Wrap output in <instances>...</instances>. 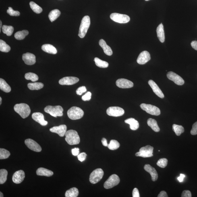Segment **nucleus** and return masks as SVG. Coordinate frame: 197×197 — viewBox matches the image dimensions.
I'll use <instances>...</instances> for the list:
<instances>
[{
    "label": "nucleus",
    "mask_w": 197,
    "mask_h": 197,
    "mask_svg": "<svg viewBox=\"0 0 197 197\" xmlns=\"http://www.w3.org/2000/svg\"><path fill=\"white\" fill-rule=\"evenodd\" d=\"M110 17L114 22L120 24H125L130 21V17L128 15L118 13L111 14Z\"/></svg>",
    "instance_id": "nucleus-9"
},
{
    "label": "nucleus",
    "mask_w": 197,
    "mask_h": 197,
    "mask_svg": "<svg viewBox=\"0 0 197 197\" xmlns=\"http://www.w3.org/2000/svg\"><path fill=\"white\" fill-rule=\"evenodd\" d=\"M67 115L69 118L75 120L82 118L84 115V112L80 108L73 107L68 111Z\"/></svg>",
    "instance_id": "nucleus-5"
},
{
    "label": "nucleus",
    "mask_w": 197,
    "mask_h": 197,
    "mask_svg": "<svg viewBox=\"0 0 197 197\" xmlns=\"http://www.w3.org/2000/svg\"><path fill=\"white\" fill-rule=\"evenodd\" d=\"M3 196H3V193L1 192H0V197H3Z\"/></svg>",
    "instance_id": "nucleus-57"
},
{
    "label": "nucleus",
    "mask_w": 197,
    "mask_h": 197,
    "mask_svg": "<svg viewBox=\"0 0 197 197\" xmlns=\"http://www.w3.org/2000/svg\"><path fill=\"white\" fill-rule=\"evenodd\" d=\"M104 175V172L101 169L95 170L91 174L89 180L91 183L95 184L101 180Z\"/></svg>",
    "instance_id": "nucleus-8"
},
{
    "label": "nucleus",
    "mask_w": 197,
    "mask_h": 197,
    "mask_svg": "<svg viewBox=\"0 0 197 197\" xmlns=\"http://www.w3.org/2000/svg\"><path fill=\"white\" fill-rule=\"evenodd\" d=\"M14 111L24 119L28 117L31 113L29 106L25 103L16 104L14 106Z\"/></svg>",
    "instance_id": "nucleus-2"
},
{
    "label": "nucleus",
    "mask_w": 197,
    "mask_h": 197,
    "mask_svg": "<svg viewBox=\"0 0 197 197\" xmlns=\"http://www.w3.org/2000/svg\"><path fill=\"white\" fill-rule=\"evenodd\" d=\"M147 124L155 132H158L160 131V129L158 126L157 121L155 119L152 118L149 119L147 121Z\"/></svg>",
    "instance_id": "nucleus-28"
},
{
    "label": "nucleus",
    "mask_w": 197,
    "mask_h": 197,
    "mask_svg": "<svg viewBox=\"0 0 197 197\" xmlns=\"http://www.w3.org/2000/svg\"><path fill=\"white\" fill-rule=\"evenodd\" d=\"M36 174L40 176L50 177L53 175L52 171L44 168H40L37 170Z\"/></svg>",
    "instance_id": "nucleus-25"
},
{
    "label": "nucleus",
    "mask_w": 197,
    "mask_h": 197,
    "mask_svg": "<svg viewBox=\"0 0 197 197\" xmlns=\"http://www.w3.org/2000/svg\"><path fill=\"white\" fill-rule=\"evenodd\" d=\"M191 134L192 135L197 134V121L193 125L192 129L191 131Z\"/></svg>",
    "instance_id": "nucleus-48"
},
{
    "label": "nucleus",
    "mask_w": 197,
    "mask_h": 197,
    "mask_svg": "<svg viewBox=\"0 0 197 197\" xmlns=\"http://www.w3.org/2000/svg\"><path fill=\"white\" fill-rule=\"evenodd\" d=\"M61 14V12L58 9H55L50 12L48 17L50 21L53 22L58 18Z\"/></svg>",
    "instance_id": "nucleus-30"
},
{
    "label": "nucleus",
    "mask_w": 197,
    "mask_h": 197,
    "mask_svg": "<svg viewBox=\"0 0 197 197\" xmlns=\"http://www.w3.org/2000/svg\"><path fill=\"white\" fill-rule=\"evenodd\" d=\"M0 89L3 91L9 93L11 91L10 86L3 79H0Z\"/></svg>",
    "instance_id": "nucleus-29"
},
{
    "label": "nucleus",
    "mask_w": 197,
    "mask_h": 197,
    "mask_svg": "<svg viewBox=\"0 0 197 197\" xmlns=\"http://www.w3.org/2000/svg\"><path fill=\"white\" fill-rule=\"evenodd\" d=\"M168 195L167 192L165 191H162L158 194V197H168Z\"/></svg>",
    "instance_id": "nucleus-52"
},
{
    "label": "nucleus",
    "mask_w": 197,
    "mask_h": 197,
    "mask_svg": "<svg viewBox=\"0 0 197 197\" xmlns=\"http://www.w3.org/2000/svg\"><path fill=\"white\" fill-rule=\"evenodd\" d=\"M99 45L103 49L104 53L108 56H111L113 54V51L110 47L108 46L105 41L103 39L100 40L99 41Z\"/></svg>",
    "instance_id": "nucleus-24"
},
{
    "label": "nucleus",
    "mask_w": 197,
    "mask_h": 197,
    "mask_svg": "<svg viewBox=\"0 0 197 197\" xmlns=\"http://www.w3.org/2000/svg\"><path fill=\"white\" fill-rule=\"evenodd\" d=\"M102 144H103L104 146H108V144H107V140H106V138H102Z\"/></svg>",
    "instance_id": "nucleus-55"
},
{
    "label": "nucleus",
    "mask_w": 197,
    "mask_h": 197,
    "mask_svg": "<svg viewBox=\"0 0 197 197\" xmlns=\"http://www.w3.org/2000/svg\"><path fill=\"white\" fill-rule=\"evenodd\" d=\"M145 1H149V0H145Z\"/></svg>",
    "instance_id": "nucleus-59"
},
{
    "label": "nucleus",
    "mask_w": 197,
    "mask_h": 197,
    "mask_svg": "<svg viewBox=\"0 0 197 197\" xmlns=\"http://www.w3.org/2000/svg\"><path fill=\"white\" fill-rule=\"evenodd\" d=\"M22 59L25 63L28 65H32L36 62V57L34 54L27 53L23 54Z\"/></svg>",
    "instance_id": "nucleus-18"
},
{
    "label": "nucleus",
    "mask_w": 197,
    "mask_h": 197,
    "mask_svg": "<svg viewBox=\"0 0 197 197\" xmlns=\"http://www.w3.org/2000/svg\"><path fill=\"white\" fill-rule=\"evenodd\" d=\"M148 84L156 95L160 98H164V94L155 82H154L153 80H150L149 81Z\"/></svg>",
    "instance_id": "nucleus-22"
},
{
    "label": "nucleus",
    "mask_w": 197,
    "mask_h": 197,
    "mask_svg": "<svg viewBox=\"0 0 197 197\" xmlns=\"http://www.w3.org/2000/svg\"><path fill=\"white\" fill-rule=\"evenodd\" d=\"M25 178V173L24 172L21 170L15 172L14 174L12 177L13 181L15 184H20L24 180Z\"/></svg>",
    "instance_id": "nucleus-19"
},
{
    "label": "nucleus",
    "mask_w": 197,
    "mask_h": 197,
    "mask_svg": "<svg viewBox=\"0 0 197 197\" xmlns=\"http://www.w3.org/2000/svg\"><path fill=\"white\" fill-rule=\"evenodd\" d=\"M156 32H157V37L158 39L160 41L163 43L165 41V33H164V26L162 23L159 25L157 27V30H156Z\"/></svg>",
    "instance_id": "nucleus-23"
},
{
    "label": "nucleus",
    "mask_w": 197,
    "mask_h": 197,
    "mask_svg": "<svg viewBox=\"0 0 197 197\" xmlns=\"http://www.w3.org/2000/svg\"><path fill=\"white\" fill-rule=\"evenodd\" d=\"M79 195V191L75 187H73L67 190L65 192L66 197H77Z\"/></svg>",
    "instance_id": "nucleus-32"
},
{
    "label": "nucleus",
    "mask_w": 197,
    "mask_h": 197,
    "mask_svg": "<svg viewBox=\"0 0 197 197\" xmlns=\"http://www.w3.org/2000/svg\"><path fill=\"white\" fill-rule=\"evenodd\" d=\"M185 177V176L184 175L182 174H181L180 176L177 178L178 180L180 182H182Z\"/></svg>",
    "instance_id": "nucleus-54"
},
{
    "label": "nucleus",
    "mask_w": 197,
    "mask_h": 197,
    "mask_svg": "<svg viewBox=\"0 0 197 197\" xmlns=\"http://www.w3.org/2000/svg\"><path fill=\"white\" fill-rule=\"evenodd\" d=\"M140 107L147 113L152 115L158 116L161 114V111L159 108L153 105L142 103L141 104Z\"/></svg>",
    "instance_id": "nucleus-7"
},
{
    "label": "nucleus",
    "mask_w": 197,
    "mask_h": 197,
    "mask_svg": "<svg viewBox=\"0 0 197 197\" xmlns=\"http://www.w3.org/2000/svg\"><path fill=\"white\" fill-rule=\"evenodd\" d=\"M10 155V153L7 150L4 149H0V159L3 160L8 158Z\"/></svg>",
    "instance_id": "nucleus-42"
},
{
    "label": "nucleus",
    "mask_w": 197,
    "mask_h": 197,
    "mask_svg": "<svg viewBox=\"0 0 197 197\" xmlns=\"http://www.w3.org/2000/svg\"><path fill=\"white\" fill-rule=\"evenodd\" d=\"M107 114L110 116L118 117L121 116L125 113L124 110L119 107H109L107 110Z\"/></svg>",
    "instance_id": "nucleus-11"
},
{
    "label": "nucleus",
    "mask_w": 197,
    "mask_h": 197,
    "mask_svg": "<svg viewBox=\"0 0 197 197\" xmlns=\"http://www.w3.org/2000/svg\"><path fill=\"white\" fill-rule=\"evenodd\" d=\"M151 59L150 54L147 51H144L141 52L139 55L137 59V62L139 64L143 65L145 64Z\"/></svg>",
    "instance_id": "nucleus-15"
},
{
    "label": "nucleus",
    "mask_w": 197,
    "mask_h": 197,
    "mask_svg": "<svg viewBox=\"0 0 197 197\" xmlns=\"http://www.w3.org/2000/svg\"><path fill=\"white\" fill-rule=\"evenodd\" d=\"M154 148L150 145H147L140 148L139 152H137L136 156L137 157L148 158L153 156Z\"/></svg>",
    "instance_id": "nucleus-6"
},
{
    "label": "nucleus",
    "mask_w": 197,
    "mask_h": 197,
    "mask_svg": "<svg viewBox=\"0 0 197 197\" xmlns=\"http://www.w3.org/2000/svg\"><path fill=\"white\" fill-rule=\"evenodd\" d=\"M29 32L27 30H23L16 32L14 34V37L17 40H21L24 39L29 34Z\"/></svg>",
    "instance_id": "nucleus-33"
},
{
    "label": "nucleus",
    "mask_w": 197,
    "mask_h": 197,
    "mask_svg": "<svg viewBox=\"0 0 197 197\" xmlns=\"http://www.w3.org/2000/svg\"><path fill=\"white\" fill-rule=\"evenodd\" d=\"M11 48L4 41L0 40V51L3 52H8L10 51Z\"/></svg>",
    "instance_id": "nucleus-37"
},
{
    "label": "nucleus",
    "mask_w": 197,
    "mask_h": 197,
    "mask_svg": "<svg viewBox=\"0 0 197 197\" xmlns=\"http://www.w3.org/2000/svg\"><path fill=\"white\" fill-rule=\"evenodd\" d=\"M87 156V154L83 152L79 154L78 156V158L79 161L83 162L86 160Z\"/></svg>",
    "instance_id": "nucleus-47"
},
{
    "label": "nucleus",
    "mask_w": 197,
    "mask_h": 197,
    "mask_svg": "<svg viewBox=\"0 0 197 197\" xmlns=\"http://www.w3.org/2000/svg\"><path fill=\"white\" fill-rule=\"evenodd\" d=\"M87 91V89L86 87L82 86L79 87L76 91V93L77 95H82L83 93Z\"/></svg>",
    "instance_id": "nucleus-45"
},
{
    "label": "nucleus",
    "mask_w": 197,
    "mask_h": 197,
    "mask_svg": "<svg viewBox=\"0 0 197 197\" xmlns=\"http://www.w3.org/2000/svg\"><path fill=\"white\" fill-rule=\"evenodd\" d=\"M30 6L33 11L37 14H40L42 11V8L33 2H30Z\"/></svg>",
    "instance_id": "nucleus-40"
},
{
    "label": "nucleus",
    "mask_w": 197,
    "mask_h": 197,
    "mask_svg": "<svg viewBox=\"0 0 197 197\" xmlns=\"http://www.w3.org/2000/svg\"><path fill=\"white\" fill-rule=\"evenodd\" d=\"M120 145L118 141L113 140L110 141L109 144H108L107 147L110 150H115L119 148Z\"/></svg>",
    "instance_id": "nucleus-41"
},
{
    "label": "nucleus",
    "mask_w": 197,
    "mask_h": 197,
    "mask_svg": "<svg viewBox=\"0 0 197 197\" xmlns=\"http://www.w3.org/2000/svg\"><path fill=\"white\" fill-rule=\"evenodd\" d=\"M182 197H191L192 195L190 191L185 190L183 191L182 194H181Z\"/></svg>",
    "instance_id": "nucleus-49"
},
{
    "label": "nucleus",
    "mask_w": 197,
    "mask_h": 197,
    "mask_svg": "<svg viewBox=\"0 0 197 197\" xmlns=\"http://www.w3.org/2000/svg\"><path fill=\"white\" fill-rule=\"evenodd\" d=\"M65 140L69 145H78L80 142V138L76 131L70 130L67 131Z\"/></svg>",
    "instance_id": "nucleus-1"
},
{
    "label": "nucleus",
    "mask_w": 197,
    "mask_h": 197,
    "mask_svg": "<svg viewBox=\"0 0 197 197\" xmlns=\"http://www.w3.org/2000/svg\"><path fill=\"white\" fill-rule=\"evenodd\" d=\"M14 30V29L12 26L4 25L2 27V30L3 32L8 36H11L13 34Z\"/></svg>",
    "instance_id": "nucleus-38"
},
{
    "label": "nucleus",
    "mask_w": 197,
    "mask_h": 197,
    "mask_svg": "<svg viewBox=\"0 0 197 197\" xmlns=\"http://www.w3.org/2000/svg\"><path fill=\"white\" fill-rule=\"evenodd\" d=\"M0 23H1V24H0V32H1V29L2 28V21H0Z\"/></svg>",
    "instance_id": "nucleus-56"
},
{
    "label": "nucleus",
    "mask_w": 197,
    "mask_h": 197,
    "mask_svg": "<svg viewBox=\"0 0 197 197\" xmlns=\"http://www.w3.org/2000/svg\"><path fill=\"white\" fill-rule=\"evenodd\" d=\"M7 175L8 172L6 170H0V184H3L6 182L7 179Z\"/></svg>",
    "instance_id": "nucleus-36"
},
{
    "label": "nucleus",
    "mask_w": 197,
    "mask_h": 197,
    "mask_svg": "<svg viewBox=\"0 0 197 197\" xmlns=\"http://www.w3.org/2000/svg\"><path fill=\"white\" fill-rule=\"evenodd\" d=\"M126 123H127L130 126V128L133 130H136L139 127V124L138 121L134 118H130L127 119L125 121Z\"/></svg>",
    "instance_id": "nucleus-27"
},
{
    "label": "nucleus",
    "mask_w": 197,
    "mask_h": 197,
    "mask_svg": "<svg viewBox=\"0 0 197 197\" xmlns=\"http://www.w3.org/2000/svg\"><path fill=\"white\" fill-rule=\"evenodd\" d=\"M132 195L133 197H140V194L138 189L137 188H135L133 190L132 192Z\"/></svg>",
    "instance_id": "nucleus-50"
},
{
    "label": "nucleus",
    "mask_w": 197,
    "mask_h": 197,
    "mask_svg": "<svg viewBox=\"0 0 197 197\" xmlns=\"http://www.w3.org/2000/svg\"><path fill=\"white\" fill-rule=\"evenodd\" d=\"M168 162V160L167 158H161L158 160L157 163V165L160 168H164L167 166Z\"/></svg>",
    "instance_id": "nucleus-43"
},
{
    "label": "nucleus",
    "mask_w": 197,
    "mask_h": 197,
    "mask_svg": "<svg viewBox=\"0 0 197 197\" xmlns=\"http://www.w3.org/2000/svg\"><path fill=\"white\" fill-rule=\"evenodd\" d=\"M172 129L177 136H180L184 131V127L181 125L173 124L172 126Z\"/></svg>",
    "instance_id": "nucleus-35"
},
{
    "label": "nucleus",
    "mask_w": 197,
    "mask_h": 197,
    "mask_svg": "<svg viewBox=\"0 0 197 197\" xmlns=\"http://www.w3.org/2000/svg\"><path fill=\"white\" fill-rule=\"evenodd\" d=\"M191 45L193 48L197 51V41H192L191 43Z\"/></svg>",
    "instance_id": "nucleus-53"
},
{
    "label": "nucleus",
    "mask_w": 197,
    "mask_h": 197,
    "mask_svg": "<svg viewBox=\"0 0 197 197\" xmlns=\"http://www.w3.org/2000/svg\"><path fill=\"white\" fill-rule=\"evenodd\" d=\"M67 127L65 125H62L58 126H54L50 129L52 133H57L60 137H64L67 132Z\"/></svg>",
    "instance_id": "nucleus-17"
},
{
    "label": "nucleus",
    "mask_w": 197,
    "mask_h": 197,
    "mask_svg": "<svg viewBox=\"0 0 197 197\" xmlns=\"http://www.w3.org/2000/svg\"><path fill=\"white\" fill-rule=\"evenodd\" d=\"M28 87L31 90H38L43 88L44 85L42 83L40 82H36L34 83H29L28 84Z\"/></svg>",
    "instance_id": "nucleus-31"
},
{
    "label": "nucleus",
    "mask_w": 197,
    "mask_h": 197,
    "mask_svg": "<svg viewBox=\"0 0 197 197\" xmlns=\"http://www.w3.org/2000/svg\"><path fill=\"white\" fill-rule=\"evenodd\" d=\"M25 143L30 149L33 151L39 152L42 150V148L40 145L31 139H26L25 140Z\"/></svg>",
    "instance_id": "nucleus-12"
},
{
    "label": "nucleus",
    "mask_w": 197,
    "mask_h": 197,
    "mask_svg": "<svg viewBox=\"0 0 197 197\" xmlns=\"http://www.w3.org/2000/svg\"><path fill=\"white\" fill-rule=\"evenodd\" d=\"M167 77L168 79L173 81L178 85L181 86L184 84V81L181 77L173 72H169L167 73Z\"/></svg>",
    "instance_id": "nucleus-13"
},
{
    "label": "nucleus",
    "mask_w": 197,
    "mask_h": 197,
    "mask_svg": "<svg viewBox=\"0 0 197 197\" xmlns=\"http://www.w3.org/2000/svg\"><path fill=\"white\" fill-rule=\"evenodd\" d=\"M144 169L145 171L150 173L153 181H155L157 180L158 178V173L154 168L152 167L149 164H147L145 165Z\"/></svg>",
    "instance_id": "nucleus-21"
},
{
    "label": "nucleus",
    "mask_w": 197,
    "mask_h": 197,
    "mask_svg": "<svg viewBox=\"0 0 197 197\" xmlns=\"http://www.w3.org/2000/svg\"><path fill=\"white\" fill-rule=\"evenodd\" d=\"M2 98L1 97H0V105H1V104H2Z\"/></svg>",
    "instance_id": "nucleus-58"
},
{
    "label": "nucleus",
    "mask_w": 197,
    "mask_h": 197,
    "mask_svg": "<svg viewBox=\"0 0 197 197\" xmlns=\"http://www.w3.org/2000/svg\"><path fill=\"white\" fill-rule=\"evenodd\" d=\"M79 78L75 77H65L62 78L59 81V84L61 85H72L78 83Z\"/></svg>",
    "instance_id": "nucleus-14"
},
{
    "label": "nucleus",
    "mask_w": 197,
    "mask_h": 197,
    "mask_svg": "<svg viewBox=\"0 0 197 197\" xmlns=\"http://www.w3.org/2000/svg\"><path fill=\"white\" fill-rule=\"evenodd\" d=\"M90 19L88 15L84 16L81 21L79 28L78 36L81 38H83L85 36L90 26Z\"/></svg>",
    "instance_id": "nucleus-3"
},
{
    "label": "nucleus",
    "mask_w": 197,
    "mask_h": 197,
    "mask_svg": "<svg viewBox=\"0 0 197 197\" xmlns=\"http://www.w3.org/2000/svg\"><path fill=\"white\" fill-rule=\"evenodd\" d=\"M73 155L75 156H78L79 154V149L78 148H75L72 150Z\"/></svg>",
    "instance_id": "nucleus-51"
},
{
    "label": "nucleus",
    "mask_w": 197,
    "mask_h": 197,
    "mask_svg": "<svg viewBox=\"0 0 197 197\" xmlns=\"http://www.w3.org/2000/svg\"><path fill=\"white\" fill-rule=\"evenodd\" d=\"M32 118L43 126H45L48 124V122L44 119L43 114L40 113H34L32 115Z\"/></svg>",
    "instance_id": "nucleus-20"
},
{
    "label": "nucleus",
    "mask_w": 197,
    "mask_h": 197,
    "mask_svg": "<svg viewBox=\"0 0 197 197\" xmlns=\"http://www.w3.org/2000/svg\"><path fill=\"white\" fill-rule=\"evenodd\" d=\"M94 61L96 65L101 68H107L109 65L107 62L102 60L98 57H95L94 59Z\"/></svg>",
    "instance_id": "nucleus-34"
},
{
    "label": "nucleus",
    "mask_w": 197,
    "mask_h": 197,
    "mask_svg": "<svg viewBox=\"0 0 197 197\" xmlns=\"http://www.w3.org/2000/svg\"><path fill=\"white\" fill-rule=\"evenodd\" d=\"M25 78L27 80H31L33 82H35L38 80V77L35 73L29 72L26 73Z\"/></svg>",
    "instance_id": "nucleus-39"
},
{
    "label": "nucleus",
    "mask_w": 197,
    "mask_h": 197,
    "mask_svg": "<svg viewBox=\"0 0 197 197\" xmlns=\"http://www.w3.org/2000/svg\"><path fill=\"white\" fill-rule=\"evenodd\" d=\"M41 48L46 53L55 55L57 52L56 49L51 44H44L42 46Z\"/></svg>",
    "instance_id": "nucleus-26"
},
{
    "label": "nucleus",
    "mask_w": 197,
    "mask_h": 197,
    "mask_svg": "<svg viewBox=\"0 0 197 197\" xmlns=\"http://www.w3.org/2000/svg\"><path fill=\"white\" fill-rule=\"evenodd\" d=\"M92 94L90 92H88L82 96V99L84 101H89L91 99Z\"/></svg>",
    "instance_id": "nucleus-46"
},
{
    "label": "nucleus",
    "mask_w": 197,
    "mask_h": 197,
    "mask_svg": "<svg viewBox=\"0 0 197 197\" xmlns=\"http://www.w3.org/2000/svg\"><path fill=\"white\" fill-rule=\"evenodd\" d=\"M120 182V179L118 176L114 174L111 176L104 183V188L106 189H110L116 186Z\"/></svg>",
    "instance_id": "nucleus-10"
},
{
    "label": "nucleus",
    "mask_w": 197,
    "mask_h": 197,
    "mask_svg": "<svg viewBox=\"0 0 197 197\" xmlns=\"http://www.w3.org/2000/svg\"><path fill=\"white\" fill-rule=\"evenodd\" d=\"M7 12L11 16H19L20 15V12L18 11L14 10L12 8L9 7Z\"/></svg>",
    "instance_id": "nucleus-44"
},
{
    "label": "nucleus",
    "mask_w": 197,
    "mask_h": 197,
    "mask_svg": "<svg viewBox=\"0 0 197 197\" xmlns=\"http://www.w3.org/2000/svg\"><path fill=\"white\" fill-rule=\"evenodd\" d=\"M117 86L122 88H129L133 87L134 84L131 81L125 79H118L116 82Z\"/></svg>",
    "instance_id": "nucleus-16"
},
{
    "label": "nucleus",
    "mask_w": 197,
    "mask_h": 197,
    "mask_svg": "<svg viewBox=\"0 0 197 197\" xmlns=\"http://www.w3.org/2000/svg\"><path fill=\"white\" fill-rule=\"evenodd\" d=\"M63 109L60 106H48L44 109L46 113L55 117H62L63 115Z\"/></svg>",
    "instance_id": "nucleus-4"
}]
</instances>
